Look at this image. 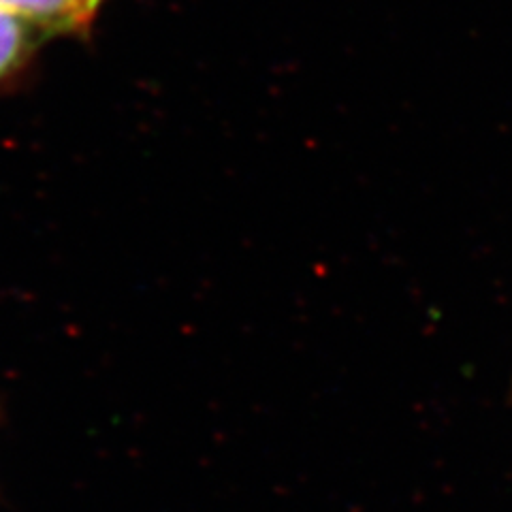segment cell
I'll return each mask as SVG.
<instances>
[{
	"instance_id": "obj_1",
	"label": "cell",
	"mask_w": 512,
	"mask_h": 512,
	"mask_svg": "<svg viewBox=\"0 0 512 512\" xmlns=\"http://www.w3.org/2000/svg\"><path fill=\"white\" fill-rule=\"evenodd\" d=\"M105 0H0V11L13 15L43 37L86 35Z\"/></svg>"
},
{
	"instance_id": "obj_2",
	"label": "cell",
	"mask_w": 512,
	"mask_h": 512,
	"mask_svg": "<svg viewBox=\"0 0 512 512\" xmlns=\"http://www.w3.org/2000/svg\"><path fill=\"white\" fill-rule=\"evenodd\" d=\"M43 39L30 24L0 11V82L22 71Z\"/></svg>"
}]
</instances>
